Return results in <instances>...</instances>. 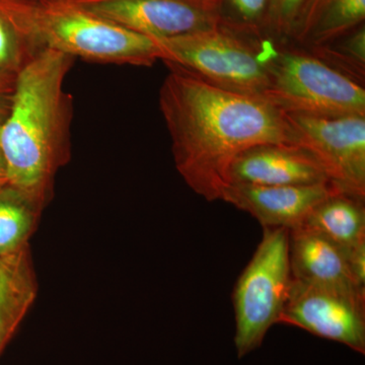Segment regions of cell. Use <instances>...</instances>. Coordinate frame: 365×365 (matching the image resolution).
Wrapping results in <instances>:
<instances>
[{
	"label": "cell",
	"mask_w": 365,
	"mask_h": 365,
	"mask_svg": "<svg viewBox=\"0 0 365 365\" xmlns=\"http://www.w3.org/2000/svg\"><path fill=\"white\" fill-rule=\"evenodd\" d=\"M158 93L180 176L205 200H222L228 169L265 143L297 145L287 115L266 100L217 88L173 63Z\"/></svg>",
	"instance_id": "cell-1"
},
{
	"label": "cell",
	"mask_w": 365,
	"mask_h": 365,
	"mask_svg": "<svg viewBox=\"0 0 365 365\" xmlns=\"http://www.w3.org/2000/svg\"><path fill=\"white\" fill-rule=\"evenodd\" d=\"M76 60L54 50L39 53L16 79L11 113L0 128L9 184L44 208L71 158L73 101L64 83Z\"/></svg>",
	"instance_id": "cell-2"
},
{
	"label": "cell",
	"mask_w": 365,
	"mask_h": 365,
	"mask_svg": "<svg viewBox=\"0 0 365 365\" xmlns=\"http://www.w3.org/2000/svg\"><path fill=\"white\" fill-rule=\"evenodd\" d=\"M2 11L38 50H54L103 64L153 66L157 41L88 13L71 0H0Z\"/></svg>",
	"instance_id": "cell-3"
},
{
	"label": "cell",
	"mask_w": 365,
	"mask_h": 365,
	"mask_svg": "<svg viewBox=\"0 0 365 365\" xmlns=\"http://www.w3.org/2000/svg\"><path fill=\"white\" fill-rule=\"evenodd\" d=\"M163 63L181 66L210 85L263 98L269 88L273 44L218 26L170 39H155Z\"/></svg>",
	"instance_id": "cell-4"
},
{
	"label": "cell",
	"mask_w": 365,
	"mask_h": 365,
	"mask_svg": "<svg viewBox=\"0 0 365 365\" xmlns=\"http://www.w3.org/2000/svg\"><path fill=\"white\" fill-rule=\"evenodd\" d=\"M265 100L287 114L365 116L364 86L297 48L273 47Z\"/></svg>",
	"instance_id": "cell-5"
},
{
	"label": "cell",
	"mask_w": 365,
	"mask_h": 365,
	"mask_svg": "<svg viewBox=\"0 0 365 365\" xmlns=\"http://www.w3.org/2000/svg\"><path fill=\"white\" fill-rule=\"evenodd\" d=\"M292 280L289 230L263 227L260 244L232 294L240 359L260 348L268 331L277 325Z\"/></svg>",
	"instance_id": "cell-6"
},
{
	"label": "cell",
	"mask_w": 365,
	"mask_h": 365,
	"mask_svg": "<svg viewBox=\"0 0 365 365\" xmlns=\"http://www.w3.org/2000/svg\"><path fill=\"white\" fill-rule=\"evenodd\" d=\"M297 145L311 153L341 193L365 198V116L287 114Z\"/></svg>",
	"instance_id": "cell-7"
},
{
	"label": "cell",
	"mask_w": 365,
	"mask_h": 365,
	"mask_svg": "<svg viewBox=\"0 0 365 365\" xmlns=\"http://www.w3.org/2000/svg\"><path fill=\"white\" fill-rule=\"evenodd\" d=\"M111 25L153 39L204 32L220 25L218 0H71Z\"/></svg>",
	"instance_id": "cell-8"
},
{
	"label": "cell",
	"mask_w": 365,
	"mask_h": 365,
	"mask_svg": "<svg viewBox=\"0 0 365 365\" xmlns=\"http://www.w3.org/2000/svg\"><path fill=\"white\" fill-rule=\"evenodd\" d=\"M278 324L365 353V299L294 279Z\"/></svg>",
	"instance_id": "cell-9"
},
{
	"label": "cell",
	"mask_w": 365,
	"mask_h": 365,
	"mask_svg": "<svg viewBox=\"0 0 365 365\" xmlns=\"http://www.w3.org/2000/svg\"><path fill=\"white\" fill-rule=\"evenodd\" d=\"M228 184L302 186L330 184L316 158L299 145L265 143L242 151L228 169Z\"/></svg>",
	"instance_id": "cell-10"
},
{
	"label": "cell",
	"mask_w": 365,
	"mask_h": 365,
	"mask_svg": "<svg viewBox=\"0 0 365 365\" xmlns=\"http://www.w3.org/2000/svg\"><path fill=\"white\" fill-rule=\"evenodd\" d=\"M338 191L331 184L251 186L228 184L222 200L256 218L263 227L294 230L321 201Z\"/></svg>",
	"instance_id": "cell-11"
},
{
	"label": "cell",
	"mask_w": 365,
	"mask_h": 365,
	"mask_svg": "<svg viewBox=\"0 0 365 365\" xmlns=\"http://www.w3.org/2000/svg\"><path fill=\"white\" fill-rule=\"evenodd\" d=\"M290 270L294 279L365 299L353 278L347 254L306 227L289 230Z\"/></svg>",
	"instance_id": "cell-12"
},
{
	"label": "cell",
	"mask_w": 365,
	"mask_h": 365,
	"mask_svg": "<svg viewBox=\"0 0 365 365\" xmlns=\"http://www.w3.org/2000/svg\"><path fill=\"white\" fill-rule=\"evenodd\" d=\"M30 245L0 256V356L38 295Z\"/></svg>",
	"instance_id": "cell-13"
},
{
	"label": "cell",
	"mask_w": 365,
	"mask_h": 365,
	"mask_svg": "<svg viewBox=\"0 0 365 365\" xmlns=\"http://www.w3.org/2000/svg\"><path fill=\"white\" fill-rule=\"evenodd\" d=\"M364 20L365 0H309L292 39L307 48L329 44Z\"/></svg>",
	"instance_id": "cell-14"
},
{
	"label": "cell",
	"mask_w": 365,
	"mask_h": 365,
	"mask_svg": "<svg viewBox=\"0 0 365 365\" xmlns=\"http://www.w3.org/2000/svg\"><path fill=\"white\" fill-rule=\"evenodd\" d=\"M302 227L349 253L365 242L364 200L333 192L311 211Z\"/></svg>",
	"instance_id": "cell-15"
},
{
	"label": "cell",
	"mask_w": 365,
	"mask_h": 365,
	"mask_svg": "<svg viewBox=\"0 0 365 365\" xmlns=\"http://www.w3.org/2000/svg\"><path fill=\"white\" fill-rule=\"evenodd\" d=\"M44 209L11 185L0 188V256L28 246Z\"/></svg>",
	"instance_id": "cell-16"
},
{
	"label": "cell",
	"mask_w": 365,
	"mask_h": 365,
	"mask_svg": "<svg viewBox=\"0 0 365 365\" xmlns=\"http://www.w3.org/2000/svg\"><path fill=\"white\" fill-rule=\"evenodd\" d=\"M314 56L341 73L364 86L365 79V28L357 26L339 39L318 47L307 48Z\"/></svg>",
	"instance_id": "cell-17"
},
{
	"label": "cell",
	"mask_w": 365,
	"mask_h": 365,
	"mask_svg": "<svg viewBox=\"0 0 365 365\" xmlns=\"http://www.w3.org/2000/svg\"><path fill=\"white\" fill-rule=\"evenodd\" d=\"M270 0H218L220 25L255 39H265Z\"/></svg>",
	"instance_id": "cell-18"
},
{
	"label": "cell",
	"mask_w": 365,
	"mask_h": 365,
	"mask_svg": "<svg viewBox=\"0 0 365 365\" xmlns=\"http://www.w3.org/2000/svg\"><path fill=\"white\" fill-rule=\"evenodd\" d=\"M0 11V76L16 81L39 53Z\"/></svg>",
	"instance_id": "cell-19"
},
{
	"label": "cell",
	"mask_w": 365,
	"mask_h": 365,
	"mask_svg": "<svg viewBox=\"0 0 365 365\" xmlns=\"http://www.w3.org/2000/svg\"><path fill=\"white\" fill-rule=\"evenodd\" d=\"M309 0H270L266 34L278 38H292Z\"/></svg>",
	"instance_id": "cell-20"
},
{
	"label": "cell",
	"mask_w": 365,
	"mask_h": 365,
	"mask_svg": "<svg viewBox=\"0 0 365 365\" xmlns=\"http://www.w3.org/2000/svg\"><path fill=\"white\" fill-rule=\"evenodd\" d=\"M16 83V81L0 76V128L11 113Z\"/></svg>",
	"instance_id": "cell-21"
},
{
	"label": "cell",
	"mask_w": 365,
	"mask_h": 365,
	"mask_svg": "<svg viewBox=\"0 0 365 365\" xmlns=\"http://www.w3.org/2000/svg\"><path fill=\"white\" fill-rule=\"evenodd\" d=\"M9 184V170L1 148H0V188Z\"/></svg>",
	"instance_id": "cell-22"
}]
</instances>
